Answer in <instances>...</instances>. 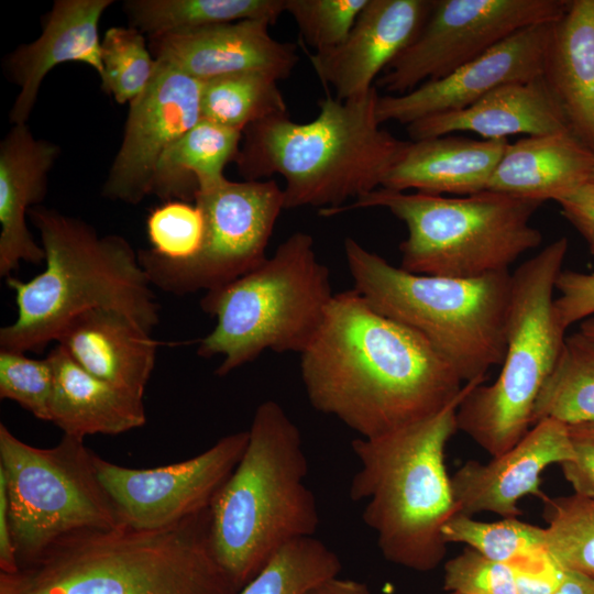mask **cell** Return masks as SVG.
Instances as JSON below:
<instances>
[{"mask_svg": "<svg viewBox=\"0 0 594 594\" xmlns=\"http://www.w3.org/2000/svg\"><path fill=\"white\" fill-rule=\"evenodd\" d=\"M300 375L311 406L361 438L426 419L464 386L424 337L376 311L354 288L333 295L300 353Z\"/></svg>", "mask_w": 594, "mask_h": 594, "instance_id": "6da1fadb", "label": "cell"}, {"mask_svg": "<svg viewBox=\"0 0 594 594\" xmlns=\"http://www.w3.org/2000/svg\"><path fill=\"white\" fill-rule=\"evenodd\" d=\"M376 86L363 96L319 101L310 122L289 116L248 127L235 164L244 180L278 174L284 207L331 210L380 187L409 141L382 128L376 114Z\"/></svg>", "mask_w": 594, "mask_h": 594, "instance_id": "7a4b0ae2", "label": "cell"}, {"mask_svg": "<svg viewBox=\"0 0 594 594\" xmlns=\"http://www.w3.org/2000/svg\"><path fill=\"white\" fill-rule=\"evenodd\" d=\"M29 216L40 233L45 268L28 282L7 277L16 319L0 329V349L38 352L77 315L122 311L152 332L160 321L148 276L122 237H99L86 221L36 206Z\"/></svg>", "mask_w": 594, "mask_h": 594, "instance_id": "3957f363", "label": "cell"}, {"mask_svg": "<svg viewBox=\"0 0 594 594\" xmlns=\"http://www.w3.org/2000/svg\"><path fill=\"white\" fill-rule=\"evenodd\" d=\"M484 381L465 383L452 403L426 419L352 441L361 465L349 495L354 502L367 499L362 519L376 534L387 561L417 572L432 571L443 561L448 543L442 528L458 514L446 448L458 431L460 403Z\"/></svg>", "mask_w": 594, "mask_h": 594, "instance_id": "277c9868", "label": "cell"}, {"mask_svg": "<svg viewBox=\"0 0 594 594\" xmlns=\"http://www.w3.org/2000/svg\"><path fill=\"white\" fill-rule=\"evenodd\" d=\"M248 431L241 460L209 507L215 558L238 591L284 546L312 537L319 524L298 427L270 399L257 406Z\"/></svg>", "mask_w": 594, "mask_h": 594, "instance_id": "5b68a950", "label": "cell"}, {"mask_svg": "<svg viewBox=\"0 0 594 594\" xmlns=\"http://www.w3.org/2000/svg\"><path fill=\"white\" fill-rule=\"evenodd\" d=\"M22 594H238L215 558L209 509L163 529L65 537L18 573Z\"/></svg>", "mask_w": 594, "mask_h": 594, "instance_id": "8992f818", "label": "cell"}, {"mask_svg": "<svg viewBox=\"0 0 594 594\" xmlns=\"http://www.w3.org/2000/svg\"><path fill=\"white\" fill-rule=\"evenodd\" d=\"M354 289L380 314L424 337L463 383L485 378L506 351L512 274L460 279L414 274L346 238Z\"/></svg>", "mask_w": 594, "mask_h": 594, "instance_id": "52a82bcc", "label": "cell"}, {"mask_svg": "<svg viewBox=\"0 0 594 594\" xmlns=\"http://www.w3.org/2000/svg\"><path fill=\"white\" fill-rule=\"evenodd\" d=\"M334 294L312 237L290 234L271 257L200 300L215 328L198 344L205 359L221 358L226 376L266 350L302 353L317 334Z\"/></svg>", "mask_w": 594, "mask_h": 594, "instance_id": "ba28073f", "label": "cell"}, {"mask_svg": "<svg viewBox=\"0 0 594 594\" xmlns=\"http://www.w3.org/2000/svg\"><path fill=\"white\" fill-rule=\"evenodd\" d=\"M542 202L485 190L463 197L380 187L349 205L319 210L324 217L385 208L407 228L400 267L420 275L470 279L508 272L542 241L531 218Z\"/></svg>", "mask_w": 594, "mask_h": 594, "instance_id": "9c48e42d", "label": "cell"}, {"mask_svg": "<svg viewBox=\"0 0 594 594\" xmlns=\"http://www.w3.org/2000/svg\"><path fill=\"white\" fill-rule=\"evenodd\" d=\"M566 252L563 237L512 274L501 372L491 385L473 386L458 407V430L491 457L514 447L532 427L535 403L561 352L565 330L554 315L553 290Z\"/></svg>", "mask_w": 594, "mask_h": 594, "instance_id": "30bf717a", "label": "cell"}, {"mask_svg": "<svg viewBox=\"0 0 594 594\" xmlns=\"http://www.w3.org/2000/svg\"><path fill=\"white\" fill-rule=\"evenodd\" d=\"M0 475L20 570L65 537L122 526L84 440L64 435L53 448H36L1 422Z\"/></svg>", "mask_w": 594, "mask_h": 594, "instance_id": "8fae6325", "label": "cell"}, {"mask_svg": "<svg viewBox=\"0 0 594 594\" xmlns=\"http://www.w3.org/2000/svg\"><path fill=\"white\" fill-rule=\"evenodd\" d=\"M195 205L204 217L199 250L186 260H168L151 249L138 251L151 284L176 296L209 292L260 265L284 207L274 179L232 182L199 187Z\"/></svg>", "mask_w": 594, "mask_h": 594, "instance_id": "7c38bea8", "label": "cell"}, {"mask_svg": "<svg viewBox=\"0 0 594 594\" xmlns=\"http://www.w3.org/2000/svg\"><path fill=\"white\" fill-rule=\"evenodd\" d=\"M569 0H433L414 41L378 77L387 95L442 78L514 33L556 21Z\"/></svg>", "mask_w": 594, "mask_h": 594, "instance_id": "4fadbf2b", "label": "cell"}, {"mask_svg": "<svg viewBox=\"0 0 594 594\" xmlns=\"http://www.w3.org/2000/svg\"><path fill=\"white\" fill-rule=\"evenodd\" d=\"M248 441V430L234 432L191 459L152 469L125 468L97 454L95 465L122 526L163 529L209 509Z\"/></svg>", "mask_w": 594, "mask_h": 594, "instance_id": "5bb4252c", "label": "cell"}, {"mask_svg": "<svg viewBox=\"0 0 594 594\" xmlns=\"http://www.w3.org/2000/svg\"><path fill=\"white\" fill-rule=\"evenodd\" d=\"M156 62L150 84L129 103L123 139L101 188L109 200L141 202L162 154L200 121L202 81Z\"/></svg>", "mask_w": 594, "mask_h": 594, "instance_id": "9a60e30c", "label": "cell"}, {"mask_svg": "<svg viewBox=\"0 0 594 594\" xmlns=\"http://www.w3.org/2000/svg\"><path fill=\"white\" fill-rule=\"evenodd\" d=\"M553 22L525 28L447 76L406 94L380 96L378 122L408 125L427 117L464 109L503 85L541 77Z\"/></svg>", "mask_w": 594, "mask_h": 594, "instance_id": "2e32d148", "label": "cell"}, {"mask_svg": "<svg viewBox=\"0 0 594 594\" xmlns=\"http://www.w3.org/2000/svg\"><path fill=\"white\" fill-rule=\"evenodd\" d=\"M573 458L568 426L543 419L504 453L484 463L466 461L453 473L451 485L458 514L518 517L521 515L518 503L522 497L543 496L540 485L544 470Z\"/></svg>", "mask_w": 594, "mask_h": 594, "instance_id": "e0dca14e", "label": "cell"}, {"mask_svg": "<svg viewBox=\"0 0 594 594\" xmlns=\"http://www.w3.org/2000/svg\"><path fill=\"white\" fill-rule=\"evenodd\" d=\"M432 2L369 0L343 43L308 54L316 75L337 99L365 95L417 36Z\"/></svg>", "mask_w": 594, "mask_h": 594, "instance_id": "ac0fdd59", "label": "cell"}, {"mask_svg": "<svg viewBox=\"0 0 594 594\" xmlns=\"http://www.w3.org/2000/svg\"><path fill=\"white\" fill-rule=\"evenodd\" d=\"M266 20H242L183 33L148 36L154 58L200 80L244 72L286 79L298 63L296 46L275 40Z\"/></svg>", "mask_w": 594, "mask_h": 594, "instance_id": "d6986e66", "label": "cell"}, {"mask_svg": "<svg viewBox=\"0 0 594 594\" xmlns=\"http://www.w3.org/2000/svg\"><path fill=\"white\" fill-rule=\"evenodd\" d=\"M112 0H56L43 21L41 35L11 52L3 63L9 79L19 87L9 119L29 120L45 76L57 65L78 62L102 73L98 25Z\"/></svg>", "mask_w": 594, "mask_h": 594, "instance_id": "ffe728a7", "label": "cell"}, {"mask_svg": "<svg viewBox=\"0 0 594 594\" xmlns=\"http://www.w3.org/2000/svg\"><path fill=\"white\" fill-rule=\"evenodd\" d=\"M59 155L58 144L36 139L26 123L12 124L0 143L1 277H9L21 261L40 264L45 260L25 217L44 199L48 174Z\"/></svg>", "mask_w": 594, "mask_h": 594, "instance_id": "44dd1931", "label": "cell"}, {"mask_svg": "<svg viewBox=\"0 0 594 594\" xmlns=\"http://www.w3.org/2000/svg\"><path fill=\"white\" fill-rule=\"evenodd\" d=\"M56 341L89 374L144 397L157 342L131 316L95 308L74 317Z\"/></svg>", "mask_w": 594, "mask_h": 594, "instance_id": "7402d4cb", "label": "cell"}, {"mask_svg": "<svg viewBox=\"0 0 594 594\" xmlns=\"http://www.w3.org/2000/svg\"><path fill=\"white\" fill-rule=\"evenodd\" d=\"M406 130L411 141L454 132H473L482 140L570 133L542 77L503 85L464 109L417 120Z\"/></svg>", "mask_w": 594, "mask_h": 594, "instance_id": "603a6c76", "label": "cell"}, {"mask_svg": "<svg viewBox=\"0 0 594 594\" xmlns=\"http://www.w3.org/2000/svg\"><path fill=\"white\" fill-rule=\"evenodd\" d=\"M508 143L453 134L409 141L382 187L442 196L485 191Z\"/></svg>", "mask_w": 594, "mask_h": 594, "instance_id": "cb8c5ba5", "label": "cell"}, {"mask_svg": "<svg viewBox=\"0 0 594 594\" xmlns=\"http://www.w3.org/2000/svg\"><path fill=\"white\" fill-rule=\"evenodd\" d=\"M541 77L571 135L594 153V0H569L552 23Z\"/></svg>", "mask_w": 594, "mask_h": 594, "instance_id": "d4e9b609", "label": "cell"}, {"mask_svg": "<svg viewBox=\"0 0 594 594\" xmlns=\"http://www.w3.org/2000/svg\"><path fill=\"white\" fill-rule=\"evenodd\" d=\"M54 370L51 422L66 436L120 435L146 424L142 396L81 369L57 344L47 354Z\"/></svg>", "mask_w": 594, "mask_h": 594, "instance_id": "484cf974", "label": "cell"}, {"mask_svg": "<svg viewBox=\"0 0 594 594\" xmlns=\"http://www.w3.org/2000/svg\"><path fill=\"white\" fill-rule=\"evenodd\" d=\"M594 153L570 133L526 136L508 143L487 190L544 202L588 182Z\"/></svg>", "mask_w": 594, "mask_h": 594, "instance_id": "4316f807", "label": "cell"}, {"mask_svg": "<svg viewBox=\"0 0 594 594\" xmlns=\"http://www.w3.org/2000/svg\"><path fill=\"white\" fill-rule=\"evenodd\" d=\"M242 132L201 120L177 139L160 157L150 195L164 201H195L199 187L224 178L235 162Z\"/></svg>", "mask_w": 594, "mask_h": 594, "instance_id": "83f0119b", "label": "cell"}, {"mask_svg": "<svg viewBox=\"0 0 594 594\" xmlns=\"http://www.w3.org/2000/svg\"><path fill=\"white\" fill-rule=\"evenodd\" d=\"M129 25L148 36L183 33L242 20L274 24L285 0H127Z\"/></svg>", "mask_w": 594, "mask_h": 594, "instance_id": "f1b7e54d", "label": "cell"}, {"mask_svg": "<svg viewBox=\"0 0 594 594\" xmlns=\"http://www.w3.org/2000/svg\"><path fill=\"white\" fill-rule=\"evenodd\" d=\"M543 419L566 426L594 422V339L581 331L564 339L537 397L532 426Z\"/></svg>", "mask_w": 594, "mask_h": 594, "instance_id": "f546056e", "label": "cell"}, {"mask_svg": "<svg viewBox=\"0 0 594 594\" xmlns=\"http://www.w3.org/2000/svg\"><path fill=\"white\" fill-rule=\"evenodd\" d=\"M278 80L262 72H244L202 81L200 119L243 131L268 118L288 114Z\"/></svg>", "mask_w": 594, "mask_h": 594, "instance_id": "4dcf8cb0", "label": "cell"}, {"mask_svg": "<svg viewBox=\"0 0 594 594\" xmlns=\"http://www.w3.org/2000/svg\"><path fill=\"white\" fill-rule=\"evenodd\" d=\"M342 564L322 541L305 537L279 549L238 594H305L339 576Z\"/></svg>", "mask_w": 594, "mask_h": 594, "instance_id": "1f68e13d", "label": "cell"}, {"mask_svg": "<svg viewBox=\"0 0 594 594\" xmlns=\"http://www.w3.org/2000/svg\"><path fill=\"white\" fill-rule=\"evenodd\" d=\"M546 546L566 571L594 579V497L543 495Z\"/></svg>", "mask_w": 594, "mask_h": 594, "instance_id": "d6a6232c", "label": "cell"}, {"mask_svg": "<svg viewBox=\"0 0 594 594\" xmlns=\"http://www.w3.org/2000/svg\"><path fill=\"white\" fill-rule=\"evenodd\" d=\"M444 541L463 543L484 557L513 565L547 549L544 527L518 517L480 521L473 516L455 514L442 528Z\"/></svg>", "mask_w": 594, "mask_h": 594, "instance_id": "836d02e7", "label": "cell"}, {"mask_svg": "<svg viewBox=\"0 0 594 594\" xmlns=\"http://www.w3.org/2000/svg\"><path fill=\"white\" fill-rule=\"evenodd\" d=\"M100 57V87L119 105L130 103L141 95L157 65L145 35L131 26L108 29L101 38Z\"/></svg>", "mask_w": 594, "mask_h": 594, "instance_id": "e575fe53", "label": "cell"}, {"mask_svg": "<svg viewBox=\"0 0 594 594\" xmlns=\"http://www.w3.org/2000/svg\"><path fill=\"white\" fill-rule=\"evenodd\" d=\"M54 370L50 359L0 349V397L18 403L40 420L51 421Z\"/></svg>", "mask_w": 594, "mask_h": 594, "instance_id": "d590c367", "label": "cell"}, {"mask_svg": "<svg viewBox=\"0 0 594 594\" xmlns=\"http://www.w3.org/2000/svg\"><path fill=\"white\" fill-rule=\"evenodd\" d=\"M369 0H285L302 41L315 52L333 48L348 37Z\"/></svg>", "mask_w": 594, "mask_h": 594, "instance_id": "8d00e7d4", "label": "cell"}, {"mask_svg": "<svg viewBox=\"0 0 594 594\" xmlns=\"http://www.w3.org/2000/svg\"><path fill=\"white\" fill-rule=\"evenodd\" d=\"M151 250L168 260H186L196 254L204 237V217L194 204L164 201L146 219Z\"/></svg>", "mask_w": 594, "mask_h": 594, "instance_id": "74e56055", "label": "cell"}, {"mask_svg": "<svg viewBox=\"0 0 594 594\" xmlns=\"http://www.w3.org/2000/svg\"><path fill=\"white\" fill-rule=\"evenodd\" d=\"M443 590L454 594H517L513 569L472 548L449 559L443 566Z\"/></svg>", "mask_w": 594, "mask_h": 594, "instance_id": "f35d334b", "label": "cell"}, {"mask_svg": "<svg viewBox=\"0 0 594 594\" xmlns=\"http://www.w3.org/2000/svg\"><path fill=\"white\" fill-rule=\"evenodd\" d=\"M556 289L560 295L553 302L554 315L565 331L594 316V273L562 270L557 277Z\"/></svg>", "mask_w": 594, "mask_h": 594, "instance_id": "ab89813d", "label": "cell"}, {"mask_svg": "<svg viewBox=\"0 0 594 594\" xmlns=\"http://www.w3.org/2000/svg\"><path fill=\"white\" fill-rule=\"evenodd\" d=\"M573 460L560 465L573 493L594 497V422L568 426Z\"/></svg>", "mask_w": 594, "mask_h": 594, "instance_id": "60d3db41", "label": "cell"}, {"mask_svg": "<svg viewBox=\"0 0 594 594\" xmlns=\"http://www.w3.org/2000/svg\"><path fill=\"white\" fill-rule=\"evenodd\" d=\"M509 566L517 594H554L565 572L548 550Z\"/></svg>", "mask_w": 594, "mask_h": 594, "instance_id": "b9f144b4", "label": "cell"}, {"mask_svg": "<svg viewBox=\"0 0 594 594\" xmlns=\"http://www.w3.org/2000/svg\"><path fill=\"white\" fill-rule=\"evenodd\" d=\"M562 216L585 240L594 254V183L586 182L556 200Z\"/></svg>", "mask_w": 594, "mask_h": 594, "instance_id": "7bdbcfd3", "label": "cell"}, {"mask_svg": "<svg viewBox=\"0 0 594 594\" xmlns=\"http://www.w3.org/2000/svg\"><path fill=\"white\" fill-rule=\"evenodd\" d=\"M0 572L15 574L20 572L16 550L13 542L9 498L4 479L0 475Z\"/></svg>", "mask_w": 594, "mask_h": 594, "instance_id": "ee69618b", "label": "cell"}, {"mask_svg": "<svg viewBox=\"0 0 594 594\" xmlns=\"http://www.w3.org/2000/svg\"><path fill=\"white\" fill-rule=\"evenodd\" d=\"M305 594H373V593L371 592L369 586L362 582L350 580V579H340L339 576H334L314 585Z\"/></svg>", "mask_w": 594, "mask_h": 594, "instance_id": "f6af8a7d", "label": "cell"}, {"mask_svg": "<svg viewBox=\"0 0 594 594\" xmlns=\"http://www.w3.org/2000/svg\"><path fill=\"white\" fill-rule=\"evenodd\" d=\"M554 594H594V579L565 570L563 580Z\"/></svg>", "mask_w": 594, "mask_h": 594, "instance_id": "bcb514c9", "label": "cell"}, {"mask_svg": "<svg viewBox=\"0 0 594 594\" xmlns=\"http://www.w3.org/2000/svg\"><path fill=\"white\" fill-rule=\"evenodd\" d=\"M18 573L0 572V594H22Z\"/></svg>", "mask_w": 594, "mask_h": 594, "instance_id": "7dc6e473", "label": "cell"}, {"mask_svg": "<svg viewBox=\"0 0 594 594\" xmlns=\"http://www.w3.org/2000/svg\"><path fill=\"white\" fill-rule=\"evenodd\" d=\"M583 334L594 339V316L583 320L580 323V330Z\"/></svg>", "mask_w": 594, "mask_h": 594, "instance_id": "c3c4849f", "label": "cell"}, {"mask_svg": "<svg viewBox=\"0 0 594 594\" xmlns=\"http://www.w3.org/2000/svg\"><path fill=\"white\" fill-rule=\"evenodd\" d=\"M588 182H593V183H594V167H593V170H592V173H591V176H590Z\"/></svg>", "mask_w": 594, "mask_h": 594, "instance_id": "681fc988", "label": "cell"}, {"mask_svg": "<svg viewBox=\"0 0 594 594\" xmlns=\"http://www.w3.org/2000/svg\"><path fill=\"white\" fill-rule=\"evenodd\" d=\"M444 594H454V593H449V592H447V593H444Z\"/></svg>", "mask_w": 594, "mask_h": 594, "instance_id": "f907efd6", "label": "cell"}]
</instances>
